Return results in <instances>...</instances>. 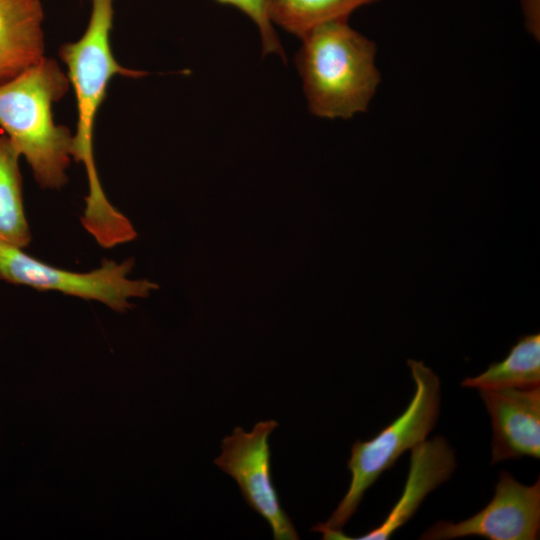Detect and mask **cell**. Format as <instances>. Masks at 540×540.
<instances>
[{"mask_svg":"<svg viewBox=\"0 0 540 540\" xmlns=\"http://www.w3.org/2000/svg\"><path fill=\"white\" fill-rule=\"evenodd\" d=\"M89 1L91 12L85 32L77 41L63 44L59 56L67 67L76 99L72 158L84 165L89 186L81 223L101 247L112 248L134 240L137 233L130 220L109 202L101 186L93 151L95 119L113 77L140 78L147 72L121 66L112 53L114 0Z\"/></svg>","mask_w":540,"mask_h":540,"instance_id":"6da1fadb","label":"cell"},{"mask_svg":"<svg viewBox=\"0 0 540 540\" xmlns=\"http://www.w3.org/2000/svg\"><path fill=\"white\" fill-rule=\"evenodd\" d=\"M70 86L67 74L47 57L0 85V127L43 189H59L68 181L73 134L55 123L52 110Z\"/></svg>","mask_w":540,"mask_h":540,"instance_id":"7a4b0ae2","label":"cell"},{"mask_svg":"<svg viewBox=\"0 0 540 540\" xmlns=\"http://www.w3.org/2000/svg\"><path fill=\"white\" fill-rule=\"evenodd\" d=\"M301 39L295 62L310 112L326 119L365 112L381 80L375 43L347 19L323 23Z\"/></svg>","mask_w":540,"mask_h":540,"instance_id":"3957f363","label":"cell"},{"mask_svg":"<svg viewBox=\"0 0 540 540\" xmlns=\"http://www.w3.org/2000/svg\"><path fill=\"white\" fill-rule=\"evenodd\" d=\"M407 365L415 385L409 405L372 439L354 442L347 462L351 473L347 492L329 519L314 527L342 530L380 475L405 451L425 441L435 427L441 402L440 379L422 361L408 359Z\"/></svg>","mask_w":540,"mask_h":540,"instance_id":"277c9868","label":"cell"},{"mask_svg":"<svg viewBox=\"0 0 540 540\" xmlns=\"http://www.w3.org/2000/svg\"><path fill=\"white\" fill-rule=\"evenodd\" d=\"M134 261L118 264L103 260L101 266L86 273L50 266L22 248L0 242V279L40 291H58L85 300L99 301L119 312L131 308L130 298L147 297L158 286L146 279L127 278Z\"/></svg>","mask_w":540,"mask_h":540,"instance_id":"5b68a950","label":"cell"},{"mask_svg":"<svg viewBox=\"0 0 540 540\" xmlns=\"http://www.w3.org/2000/svg\"><path fill=\"white\" fill-rule=\"evenodd\" d=\"M275 420L260 421L251 431L235 427L222 440L221 454L214 463L238 484L246 503L267 521L275 540H297L298 533L282 508L271 475L269 436L278 427Z\"/></svg>","mask_w":540,"mask_h":540,"instance_id":"8992f818","label":"cell"},{"mask_svg":"<svg viewBox=\"0 0 540 540\" xmlns=\"http://www.w3.org/2000/svg\"><path fill=\"white\" fill-rule=\"evenodd\" d=\"M540 532V480L531 486L501 471L491 501L472 517L440 520L419 539L448 540L478 536L490 540H536Z\"/></svg>","mask_w":540,"mask_h":540,"instance_id":"52a82bcc","label":"cell"},{"mask_svg":"<svg viewBox=\"0 0 540 540\" xmlns=\"http://www.w3.org/2000/svg\"><path fill=\"white\" fill-rule=\"evenodd\" d=\"M454 450L447 440L436 436L411 449L410 467L402 495L378 527L359 537H348L342 530L312 528L322 539L387 540L415 514L425 497L450 479L456 469Z\"/></svg>","mask_w":540,"mask_h":540,"instance_id":"ba28073f","label":"cell"},{"mask_svg":"<svg viewBox=\"0 0 540 540\" xmlns=\"http://www.w3.org/2000/svg\"><path fill=\"white\" fill-rule=\"evenodd\" d=\"M491 417V464L540 457V386L479 389Z\"/></svg>","mask_w":540,"mask_h":540,"instance_id":"9c48e42d","label":"cell"},{"mask_svg":"<svg viewBox=\"0 0 540 540\" xmlns=\"http://www.w3.org/2000/svg\"><path fill=\"white\" fill-rule=\"evenodd\" d=\"M40 0H0V85H3L44 56Z\"/></svg>","mask_w":540,"mask_h":540,"instance_id":"30bf717a","label":"cell"},{"mask_svg":"<svg viewBox=\"0 0 540 540\" xmlns=\"http://www.w3.org/2000/svg\"><path fill=\"white\" fill-rule=\"evenodd\" d=\"M461 385L477 389L540 386V334L519 337L502 361L490 364L477 376L465 378Z\"/></svg>","mask_w":540,"mask_h":540,"instance_id":"8fae6325","label":"cell"},{"mask_svg":"<svg viewBox=\"0 0 540 540\" xmlns=\"http://www.w3.org/2000/svg\"><path fill=\"white\" fill-rule=\"evenodd\" d=\"M19 153L6 135H0V242L25 248L31 234L25 217Z\"/></svg>","mask_w":540,"mask_h":540,"instance_id":"7c38bea8","label":"cell"},{"mask_svg":"<svg viewBox=\"0 0 540 540\" xmlns=\"http://www.w3.org/2000/svg\"><path fill=\"white\" fill-rule=\"evenodd\" d=\"M378 0H266L268 16L287 32L302 38L313 28L348 16Z\"/></svg>","mask_w":540,"mask_h":540,"instance_id":"4fadbf2b","label":"cell"},{"mask_svg":"<svg viewBox=\"0 0 540 540\" xmlns=\"http://www.w3.org/2000/svg\"><path fill=\"white\" fill-rule=\"evenodd\" d=\"M224 5L233 6L256 23L259 28L262 52L266 54H277L283 60L286 59L281 42L273 29L271 20L267 13L266 0H215Z\"/></svg>","mask_w":540,"mask_h":540,"instance_id":"5bb4252c","label":"cell"}]
</instances>
